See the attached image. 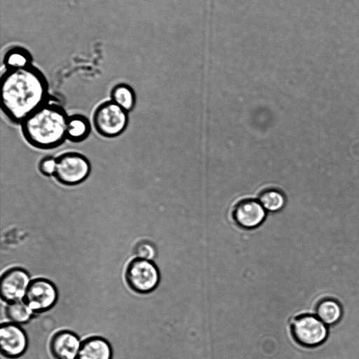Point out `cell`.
<instances>
[{
    "label": "cell",
    "instance_id": "obj_1",
    "mask_svg": "<svg viewBox=\"0 0 359 359\" xmlns=\"http://www.w3.org/2000/svg\"><path fill=\"white\" fill-rule=\"evenodd\" d=\"M49 100L48 83L36 69H7L2 74L1 109L12 122L20 124Z\"/></svg>",
    "mask_w": 359,
    "mask_h": 359
},
{
    "label": "cell",
    "instance_id": "obj_2",
    "mask_svg": "<svg viewBox=\"0 0 359 359\" xmlns=\"http://www.w3.org/2000/svg\"><path fill=\"white\" fill-rule=\"evenodd\" d=\"M69 116L60 104L50 99L20 124L22 134L36 149H55L67 140Z\"/></svg>",
    "mask_w": 359,
    "mask_h": 359
},
{
    "label": "cell",
    "instance_id": "obj_3",
    "mask_svg": "<svg viewBox=\"0 0 359 359\" xmlns=\"http://www.w3.org/2000/svg\"><path fill=\"white\" fill-rule=\"evenodd\" d=\"M291 339L298 346L311 348L322 345L329 335V327L315 314H294L288 320Z\"/></svg>",
    "mask_w": 359,
    "mask_h": 359
},
{
    "label": "cell",
    "instance_id": "obj_4",
    "mask_svg": "<svg viewBox=\"0 0 359 359\" xmlns=\"http://www.w3.org/2000/svg\"><path fill=\"white\" fill-rule=\"evenodd\" d=\"M129 112L112 100L99 104L93 114L92 122L96 132L107 138L121 135L127 128Z\"/></svg>",
    "mask_w": 359,
    "mask_h": 359
},
{
    "label": "cell",
    "instance_id": "obj_5",
    "mask_svg": "<svg viewBox=\"0 0 359 359\" xmlns=\"http://www.w3.org/2000/svg\"><path fill=\"white\" fill-rule=\"evenodd\" d=\"M55 180L65 186H76L83 183L91 172V164L83 154L74 151L64 152L56 157Z\"/></svg>",
    "mask_w": 359,
    "mask_h": 359
},
{
    "label": "cell",
    "instance_id": "obj_6",
    "mask_svg": "<svg viewBox=\"0 0 359 359\" xmlns=\"http://www.w3.org/2000/svg\"><path fill=\"white\" fill-rule=\"evenodd\" d=\"M125 280L131 290L144 294L156 290L161 276L158 268L152 260L135 257L126 266Z\"/></svg>",
    "mask_w": 359,
    "mask_h": 359
},
{
    "label": "cell",
    "instance_id": "obj_7",
    "mask_svg": "<svg viewBox=\"0 0 359 359\" xmlns=\"http://www.w3.org/2000/svg\"><path fill=\"white\" fill-rule=\"evenodd\" d=\"M58 291L55 284L48 279L38 278L32 280L24 301L34 313L51 309L57 303Z\"/></svg>",
    "mask_w": 359,
    "mask_h": 359
},
{
    "label": "cell",
    "instance_id": "obj_8",
    "mask_svg": "<svg viewBox=\"0 0 359 359\" xmlns=\"http://www.w3.org/2000/svg\"><path fill=\"white\" fill-rule=\"evenodd\" d=\"M31 281L29 273L21 267L5 271L0 280L2 300L9 303L24 299Z\"/></svg>",
    "mask_w": 359,
    "mask_h": 359
},
{
    "label": "cell",
    "instance_id": "obj_9",
    "mask_svg": "<svg viewBox=\"0 0 359 359\" xmlns=\"http://www.w3.org/2000/svg\"><path fill=\"white\" fill-rule=\"evenodd\" d=\"M28 347V338L20 325L3 323L0 326V351L3 356L15 359L22 356Z\"/></svg>",
    "mask_w": 359,
    "mask_h": 359
},
{
    "label": "cell",
    "instance_id": "obj_10",
    "mask_svg": "<svg viewBox=\"0 0 359 359\" xmlns=\"http://www.w3.org/2000/svg\"><path fill=\"white\" fill-rule=\"evenodd\" d=\"M266 210L259 201L244 200L238 203L233 211V218L236 224L244 229H254L265 220Z\"/></svg>",
    "mask_w": 359,
    "mask_h": 359
},
{
    "label": "cell",
    "instance_id": "obj_11",
    "mask_svg": "<svg viewBox=\"0 0 359 359\" xmlns=\"http://www.w3.org/2000/svg\"><path fill=\"white\" fill-rule=\"evenodd\" d=\"M81 344L76 333L67 330H60L50 339V352L55 359H76Z\"/></svg>",
    "mask_w": 359,
    "mask_h": 359
},
{
    "label": "cell",
    "instance_id": "obj_12",
    "mask_svg": "<svg viewBox=\"0 0 359 359\" xmlns=\"http://www.w3.org/2000/svg\"><path fill=\"white\" fill-rule=\"evenodd\" d=\"M112 355V348L106 339L93 336L81 342L76 359H111Z\"/></svg>",
    "mask_w": 359,
    "mask_h": 359
},
{
    "label": "cell",
    "instance_id": "obj_13",
    "mask_svg": "<svg viewBox=\"0 0 359 359\" xmlns=\"http://www.w3.org/2000/svg\"><path fill=\"white\" fill-rule=\"evenodd\" d=\"M91 133V123L81 114L69 115L67 123V140L72 142H81L86 140Z\"/></svg>",
    "mask_w": 359,
    "mask_h": 359
},
{
    "label": "cell",
    "instance_id": "obj_14",
    "mask_svg": "<svg viewBox=\"0 0 359 359\" xmlns=\"http://www.w3.org/2000/svg\"><path fill=\"white\" fill-rule=\"evenodd\" d=\"M344 314L343 307L335 299L326 298L317 305L315 315L326 325L338 323Z\"/></svg>",
    "mask_w": 359,
    "mask_h": 359
},
{
    "label": "cell",
    "instance_id": "obj_15",
    "mask_svg": "<svg viewBox=\"0 0 359 359\" xmlns=\"http://www.w3.org/2000/svg\"><path fill=\"white\" fill-rule=\"evenodd\" d=\"M110 100L128 112L131 111L136 104L134 90L128 84L118 83L110 92Z\"/></svg>",
    "mask_w": 359,
    "mask_h": 359
},
{
    "label": "cell",
    "instance_id": "obj_16",
    "mask_svg": "<svg viewBox=\"0 0 359 359\" xmlns=\"http://www.w3.org/2000/svg\"><path fill=\"white\" fill-rule=\"evenodd\" d=\"M5 313L11 323L22 325L27 323L34 313L22 299L8 303Z\"/></svg>",
    "mask_w": 359,
    "mask_h": 359
},
{
    "label": "cell",
    "instance_id": "obj_17",
    "mask_svg": "<svg viewBox=\"0 0 359 359\" xmlns=\"http://www.w3.org/2000/svg\"><path fill=\"white\" fill-rule=\"evenodd\" d=\"M259 201L266 211L278 212L285 206V198L278 190L268 189L261 194Z\"/></svg>",
    "mask_w": 359,
    "mask_h": 359
},
{
    "label": "cell",
    "instance_id": "obj_18",
    "mask_svg": "<svg viewBox=\"0 0 359 359\" xmlns=\"http://www.w3.org/2000/svg\"><path fill=\"white\" fill-rule=\"evenodd\" d=\"M134 252L137 258L153 261L156 255V249L151 242L142 241L135 245Z\"/></svg>",
    "mask_w": 359,
    "mask_h": 359
},
{
    "label": "cell",
    "instance_id": "obj_19",
    "mask_svg": "<svg viewBox=\"0 0 359 359\" xmlns=\"http://www.w3.org/2000/svg\"><path fill=\"white\" fill-rule=\"evenodd\" d=\"M57 168V158L53 156H43L39 162L38 168L45 177H54Z\"/></svg>",
    "mask_w": 359,
    "mask_h": 359
},
{
    "label": "cell",
    "instance_id": "obj_20",
    "mask_svg": "<svg viewBox=\"0 0 359 359\" xmlns=\"http://www.w3.org/2000/svg\"><path fill=\"white\" fill-rule=\"evenodd\" d=\"M28 59L23 54L13 53L6 59L7 69H16L28 66Z\"/></svg>",
    "mask_w": 359,
    "mask_h": 359
}]
</instances>
